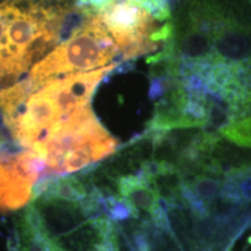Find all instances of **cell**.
<instances>
[{
  "instance_id": "3",
  "label": "cell",
  "mask_w": 251,
  "mask_h": 251,
  "mask_svg": "<svg viewBox=\"0 0 251 251\" xmlns=\"http://www.w3.org/2000/svg\"><path fill=\"white\" fill-rule=\"evenodd\" d=\"M75 9L101 24L126 61L164 49L174 35L170 0H75Z\"/></svg>"
},
{
  "instance_id": "2",
  "label": "cell",
  "mask_w": 251,
  "mask_h": 251,
  "mask_svg": "<svg viewBox=\"0 0 251 251\" xmlns=\"http://www.w3.org/2000/svg\"><path fill=\"white\" fill-rule=\"evenodd\" d=\"M75 0H0V84L21 77L58 45Z\"/></svg>"
},
{
  "instance_id": "7",
  "label": "cell",
  "mask_w": 251,
  "mask_h": 251,
  "mask_svg": "<svg viewBox=\"0 0 251 251\" xmlns=\"http://www.w3.org/2000/svg\"><path fill=\"white\" fill-rule=\"evenodd\" d=\"M17 251H59L26 208L17 229Z\"/></svg>"
},
{
  "instance_id": "8",
  "label": "cell",
  "mask_w": 251,
  "mask_h": 251,
  "mask_svg": "<svg viewBox=\"0 0 251 251\" xmlns=\"http://www.w3.org/2000/svg\"><path fill=\"white\" fill-rule=\"evenodd\" d=\"M224 191L228 200L251 201V165L238 168L231 172L225 183Z\"/></svg>"
},
{
  "instance_id": "1",
  "label": "cell",
  "mask_w": 251,
  "mask_h": 251,
  "mask_svg": "<svg viewBox=\"0 0 251 251\" xmlns=\"http://www.w3.org/2000/svg\"><path fill=\"white\" fill-rule=\"evenodd\" d=\"M117 67L113 63L43 81L27 77L0 90V111L15 142L35 151L65 125L91 111L97 87Z\"/></svg>"
},
{
  "instance_id": "5",
  "label": "cell",
  "mask_w": 251,
  "mask_h": 251,
  "mask_svg": "<svg viewBox=\"0 0 251 251\" xmlns=\"http://www.w3.org/2000/svg\"><path fill=\"white\" fill-rule=\"evenodd\" d=\"M76 14L81 18L80 23L67 40L31 69L27 76L29 79L43 81L98 70L118 57L120 51L101 24L92 15Z\"/></svg>"
},
{
  "instance_id": "9",
  "label": "cell",
  "mask_w": 251,
  "mask_h": 251,
  "mask_svg": "<svg viewBox=\"0 0 251 251\" xmlns=\"http://www.w3.org/2000/svg\"><path fill=\"white\" fill-rule=\"evenodd\" d=\"M221 131L234 143L251 148V115L226 126Z\"/></svg>"
},
{
  "instance_id": "6",
  "label": "cell",
  "mask_w": 251,
  "mask_h": 251,
  "mask_svg": "<svg viewBox=\"0 0 251 251\" xmlns=\"http://www.w3.org/2000/svg\"><path fill=\"white\" fill-rule=\"evenodd\" d=\"M47 179L46 165L35 153L0 151V212H14L33 201Z\"/></svg>"
},
{
  "instance_id": "4",
  "label": "cell",
  "mask_w": 251,
  "mask_h": 251,
  "mask_svg": "<svg viewBox=\"0 0 251 251\" xmlns=\"http://www.w3.org/2000/svg\"><path fill=\"white\" fill-rule=\"evenodd\" d=\"M119 141L100 124L93 111L65 125L33 151L46 165V176L74 174L112 155Z\"/></svg>"
}]
</instances>
